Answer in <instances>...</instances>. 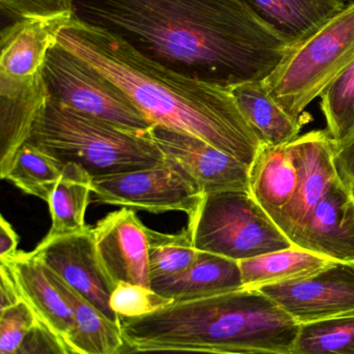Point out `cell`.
Masks as SVG:
<instances>
[{
  "label": "cell",
  "instance_id": "obj_33",
  "mask_svg": "<svg viewBox=\"0 0 354 354\" xmlns=\"http://www.w3.org/2000/svg\"><path fill=\"white\" fill-rule=\"evenodd\" d=\"M335 163L341 180L354 195V134L344 142L335 145Z\"/></svg>",
  "mask_w": 354,
  "mask_h": 354
},
{
  "label": "cell",
  "instance_id": "obj_7",
  "mask_svg": "<svg viewBox=\"0 0 354 354\" xmlns=\"http://www.w3.org/2000/svg\"><path fill=\"white\" fill-rule=\"evenodd\" d=\"M43 78L52 101L131 132L154 126L120 87L57 43L46 56Z\"/></svg>",
  "mask_w": 354,
  "mask_h": 354
},
{
  "label": "cell",
  "instance_id": "obj_8",
  "mask_svg": "<svg viewBox=\"0 0 354 354\" xmlns=\"http://www.w3.org/2000/svg\"><path fill=\"white\" fill-rule=\"evenodd\" d=\"M91 189L99 203L156 214L179 212L191 216L204 197L195 180L168 160L147 169L94 178Z\"/></svg>",
  "mask_w": 354,
  "mask_h": 354
},
{
  "label": "cell",
  "instance_id": "obj_34",
  "mask_svg": "<svg viewBox=\"0 0 354 354\" xmlns=\"http://www.w3.org/2000/svg\"><path fill=\"white\" fill-rule=\"evenodd\" d=\"M22 299L10 268L6 262L0 261V311L16 305Z\"/></svg>",
  "mask_w": 354,
  "mask_h": 354
},
{
  "label": "cell",
  "instance_id": "obj_21",
  "mask_svg": "<svg viewBox=\"0 0 354 354\" xmlns=\"http://www.w3.org/2000/svg\"><path fill=\"white\" fill-rule=\"evenodd\" d=\"M44 270L52 284L60 291L72 309L75 326L66 340L67 346L71 353L120 354L126 346L121 322H112L104 315L91 301L71 288L49 268L44 266Z\"/></svg>",
  "mask_w": 354,
  "mask_h": 354
},
{
  "label": "cell",
  "instance_id": "obj_11",
  "mask_svg": "<svg viewBox=\"0 0 354 354\" xmlns=\"http://www.w3.org/2000/svg\"><path fill=\"white\" fill-rule=\"evenodd\" d=\"M33 253L44 266L91 301L104 315L120 324V317L109 305L116 285L98 258L93 228L89 226L81 232L64 236H46Z\"/></svg>",
  "mask_w": 354,
  "mask_h": 354
},
{
  "label": "cell",
  "instance_id": "obj_23",
  "mask_svg": "<svg viewBox=\"0 0 354 354\" xmlns=\"http://www.w3.org/2000/svg\"><path fill=\"white\" fill-rule=\"evenodd\" d=\"M333 262L334 260L293 245L288 249L242 260L239 266L243 287L260 289L309 278Z\"/></svg>",
  "mask_w": 354,
  "mask_h": 354
},
{
  "label": "cell",
  "instance_id": "obj_30",
  "mask_svg": "<svg viewBox=\"0 0 354 354\" xmlns=\"http://www.w3.org/2000/svg\"><path fill=\"white\" fill-rule=\"evenodd\" d=\"M39 322L24 301L0 311V354L14 353Z\"/></svg>",
  "mask_w": 354,
  "mask_h": 354
},
{
  "label": "cell",
  "instance_id": "obj_32",
  "mask_svg": "<svg viewBox=\"0 0 354 354\" xmlns=\"http://www.w3.org/2000/svg\"><path fill=\"white\" fill-rule=\"evenodd\" d=\"M12 354H73L66 342L45 324H39L30 330L22 344Z\"/></svg>",
  "mask_w": 354,
  "mask_h": 354
},
{
  "label": "cell",
  "instance_id": "obj_29",
  "mask_svg": "<svg viewBox=\"0 0 354 354\" xmlns=\"http://www.w3.org/2000/svg\"><path fill=\"white\" fill-rule=\"evenodd\" d=\"M172 304L170 299L156 293L151 287L120 282L110 297L112 311L124 318L143 317Z\"/></svg>",
  "mask_w": 354,
  "mask_h": 354
},
{
  "label": "cell",
  "instance_id": "obj_14",
  "mask_svg": "<svg viewBox=\"0 0 354 354\" xmlns=\"http://www.w3.org/2000/svg\"><path fill=\"white\" fill-rule=\"evenodd\" d=\"M292 243L334 261L354 262V195L337 179Z\"/></svg>",
  "mask_w": 354,
  "mask_h": 354
},
{
  "label": "cell",
  "instance_id": "obj_6",
  "mask_svg": "<svg viewBox=\"0 0 354 354\" xmlns=\"http://www.w3.org/2000/svg\"><path fill=\"white\" fill-rule=\"evenodd\" d=\"M186 228L197 251L238 262L293 245L249 192L204 196Z\"/></svg>",
  "mask_w": 354,
  "mask_h": 354
},
{
  "label": "cell",
  "instance_id": "obj_27",
  "mask_svg": "<svg viewBox=\"0 0 354 354\" xmlns=\"http://www.w3.org/2000/svg\"><path fill=\"white\" fill-rule=\"evenodd\" d=\"M293 354H354V316L299 324Z\"/></svg>",
  "mask_w": 354,
  "mask_h": 354
},
{
  "label": "cell",
  "instance_id": "obj_2",
  "mask_svg": "<svg viewBox=\"0 0 354 354\" xmlns=\"http://www.w3.org/2000/svg\"><path fill=\"white\" fill-rule=\"evenodd\" d=\"M57 44L120 87L153 124L203 138L251 166L262 147L230 89L174 72L74 16Z\"/></svg>",
  "mask_w": 354,
  "mask_h": 354
},
{
  "label": "cell",
  "instance_id": "obj_37",
  "mask_svg": "<svg viewBox=\"0 0 354 354\" xmlns=\"http://www.w3.org/2000/svg\"><path fill=\"white\" fill-rule=\"evenodd\" d=\"M345 2H347L348 3V0H344Z\"/></svg>",
  "mask_w": 354,
  "mask_h": 354
},
{
  "label": "cell",
  "instance_id": "obj_5",
  "mask_svg": "<svg viewBox=\"0 0 354 354\" xmlns=\"http://www.w3.org/2000/svg\"><path fill=\"white\" fill-rule=\"evenodd\" d=\"M353 59L354 1L290 48L264 84L291 118H299Z\"/></svg>",
  "mask_w": 354,
  "mask_h": 354
},
{
  "label": "cell",
  "instance_id": "obj_20",
  "mask_svg": "<svg viewBox=\"0 0 354 354\" xmlns=\"http://www.w3.org/2000/svg\"><path fill=\"white\" fill-rule=\"evenodd\" d=\"M299 168L289 145H262L249 170L251 194L274 222L290 205L299 187Z\"/></svg>",
  "mask_w": 354,
  "mask_h": 354
},
{
  "label": "cell",
  "instance_id": "obj_13",
  "mask_svg": "<svg viewBox=\"0 0 354 354\" xmlns=\"http://www.w3.org/2000/svg\"><path fill=\"white\" fill-rule=\"evenodd\" d=\"M102 268L114 285L132 283L150 287L147 227L135 210L110 212L93 228Z\"/></svg>",
  "mask_w": 354,
  "mask_h": 354
},
{
  "label": "cell",
  "instance_id": "obj_9",
  "mask_svg": "<svg viewBox=\"0 0 354 354\" xmlns=\"http://www.w3.org/2000/svg\"><path fill=\"white\" fill-rule=\"evenodd\" d=\"M148 136L164 159L178 165L195 180L202 195L233 191L251 193V166L203 138L158 124L148 131Z\"/></svg>",
  "mask_w": 354,
  "mask_h": 354
},
{
  "label": "cell",
  "instance_id": "obj_22",
  "mask_svg": "<svg viewBox=\"0 0 354 354\" xmlns=\"http://www.w3.org/2000/svg\"><path fill=\"white\" fill-rule=\"evenodd\" d=\"M230 91L262 145H289L299 138L303 127L311 120L306 112L301 118H291L268 93L264 81L243 83L232 87Z\"/></svg>",
  "mask_w": 354,
  "mask_h": 354
},
{
  "label": "cell",
  "instance_id": "obj_19",
  "mask_svg": "<svg viewBox=\"0 0 354 354\" xmlns=\"http://www.w3.org/2000/svg\"><path fill=\"white\" fill-rule=\"evenodd\" d=\"M289 47L311 37L346 8L344 0H237Z\"/></svg>",
  "mask_w": 354,
  "mask_h": 354
},
{
  "label": "cell",
  "instance_id": "obj_10",
  "mask_svg": "<svg viewBox=\"0 0 354 354\" xmlns=\"http://www.w3.org/2000/svg\"><path fill=\"white\" fill-rule=\"evenodd\" d=\"M267 295L299 324L354 316V262H333L314 276L270 285Z\"/></svg>",
  "mask_w": 354,
  "mask_h": 354
},
{
  "label": "cell",
  "instance_id": "obj_1",
  "mask_svg": "<svg viewBox=\"0 0 354 354\" xmlns=\"http://www.w3.org/2000/svg\"><path fill=\"white\" fill-rule=\"evenodd\" d=\"M73 16L224 89L265 80L290 49L237 0H75Z\"/></svg>",
  "mask_w": 354,
  "mask_h": 354
},
{
  "label": "cell",
  "instance_id": "obj_28",
  "mask_svg": "<svg viewBox=\"0 0 354 354\" xmlns=\"http://www.w3.org/2000/svg\"><path fill=\"white\" fill-rule=\"evenodd\" d=\"M326 132L335 145L354 134V59L320 95Z\"/></svg>",
  "mask_w": 354,
  "mask_h": 354
},
{
  "label": "cell",
  "instance_id": "obj_31",
  "mask_svg": "<svg viewBox=\"0 0 354 354\" xmlns=\"http://www.w3.org/2000/svg\"><path fill=\"white\" fill-rule=\"evenodd\" d=\"M75 0H0L1 15L10 23L35 17L73 16Z\"/></svg>",
  "mask_w": 354,
  "mask_h": 354
},
{
  "label": "cell",
  "instance_id": "obj_26",
  "mask_svg": "<svg viewBox=\"0 0 354 354\" xmlns=\"http://www.w3.org/2000/svg\"><path fill=\"white\" fill-rule=\"evenodd\" d=\"M147 239L150 281L184 272L199 254L187 228L170 234L147 227Z\"/></svg>",
  "mask_w": 354,
  "mask_h": 354
},
{
  "label": "cell",
  "instance_id": "obj_12",
  "mask_svg": "<svg viewBox=\"0 0 354 354\" xmlns=\"http://www.w3.org/2000/svg\"><path fill=\"white\" fill-rule=\"evenodd\" d=\"M290 147L299 168V187L290 205L276 223L292 241L340 176L335 163V142L326 130L299 136Z\"/></svg>",
  "mask_w": 354,
  "mask_h": 354
},
{
  "label": "cell",
  "instance_id": "obj_15",
  "mask_svg": "<svg viewBox=\"0 0 354 354\" xmlns=\"http://www.w3.org/2000/svg\"><path fill=\"white\" fill-rule=\"evenodd\" d=\"M72 17H35L8 23L0 32V76L26 79L41 74L48 52Z\"/></svg>",
  "mask_w": 354,
  "mask_h": 354
},
{
  "label": "cell",
  "instance_id": "obj_18",
  "mask_svg": "<svg viewBox=\"0 0 354 354\" xmlns=\"http://www.w3.org/2000/svg\"><path fill=\"white\" fill-rule=\"evenodd\" d=\"M0 261L10 268L21 299L33 310L41 324L66 342L75 326L72 309L48 278L42 262L33 252L19 251Z\"/></svg>",
  "mask_w": 354,
  "mask_h": 354
},
{
  "label": "cell",
  "instance_id": "obj_24",
  "mask_svg": "<svg viewBox=\"0 0 354 354\" xmlns=\"http://www.w3.org/2000/svg\"><path fill=\"white\" fill-rule=\"evenodd\" d=\"M93 177L76 164H67L50 196L51 227L48 237L64 236L87 228L85 212L93 194Z\"/></svg>",
  "mask_w": 354,
  "mask_h": 354
},
{
  "label": "cell",
  "instance_id": "obj_4",
  "mask_svg": "<svg viewBox=\"0 0 354 354\" xmlns=\"http://www.w3.org/2000/svg\"><path fill=\"white\" fill-rule=\"evenodd\" d=\"M27 142L64 167L76 164L94 178L147 169L166 162L145 133L118 128L48 97Z\"/></svg>",
  "mask_w": 354,
  "mask_h": 354
},
{
  "label": "cell",
  "instance_id": "obj_3",
  "mask_svg": "<svg viewBox=\"0 0 354 354\" xmlns=\"http://www.w3.org/2000/svg\"><path fill=\"white\" fill-rule=\"evenodd\" d=\"M130 348H191L233 354H293L299 324L258 289L172 303L120 317Z\"/></svg>",
  "mask_w": 354,
  "mask_h": 354
},
{
  "label": "cell",
  "instance_id": "obj_16",
  "mask_svg": "<svg viewBox=\"0 0 354 354\" xmlns=\"http://www.w3.org/2000/svg\"><path fill=\"white\" fill-rule=\"evenodd\" d=\"M48 100L43 71L37 76H0V176H6L15 156L28 140L31 129Z\"/></svg>",
  "mask_w": 354,
  "mask_h": 354
},
{
  "label": "cell",
  "instance_id": "obj_25",
  "mask_svg": "<svg viewBox=\"0 0 354 354\" xmlns=\"http://www.w3.org/2000/svg\"><path fill=\"white\" fill-rule=\"evenodd\" d=\"M62 168L51 156L26 142L17 151L2 179L10 181L25 194L48 202L62 176Z\"/></svg>",
  "mask_w": 354,
  "mask_h": 354
},
{
  "label": "cell",
  "instance_id": "obj_35",
  "mask_svg": "<svg viewBox=\"0 0 354 354\" xmlns=\"http://www.w3.org/2000/svg\"><path fill=\"white\" fill-rule=\"evenodd\" d=\"M19 239L12 225L0 216V260L8 259L18 253Z\"/></svg>",
  "mask_w": 354,
  "mask_h": 354
},
{
  "label": "cell",
  "instance_id": "obj_17",
  "mask_svg": "<svg viewBox=\"0 0 354 354\" xmlns=\"http://www.w3.org/2000/svg\"><path fill=\"white\" fill-rule=\"evenodd\" d=\"M150 287L172 303L197 301L245 288L238 261L206 252H199L195 261L184 272L154 279Z\"/></svg>",
  "mask_w": 354,
  "mask_h": 354
},
{
  "label": "cell",
  "instance_id": "obj_36",
  "mask_svg": "<svg viewBox=\"0 0 354 354\" xmlns=\"http://www.w3.org/2000/svg\"><path fill=\"white\" fill-rule=\"evenodd\" d=\"M120 354H233L218 353V351H203L191 348H152L137 349L125 346Z\"/></svg>",
  "mask_w": 354,
  "mask_h": 354
}]
</instances>
